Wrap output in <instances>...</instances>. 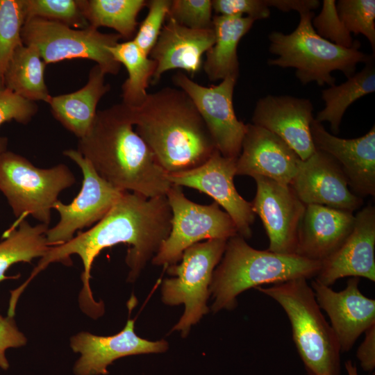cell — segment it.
I'll return each instance as SVG.
<instances>
[{
    "instance_id": "cell-14",
    "label": "cell",
    "mask_w": 375,
    "mask_h": 375,
    "mask_svg": "<svg viewBox=\"0 0 375 375\" xmlns=\"http://www.w3.org/2000/svg\"><path fill=\"white\" fill-rule=\"evenodd\" d=\"M256 193L252 210L263 224L269 240L268 251L296 254L299 229L306 205L290 185L263 176L253 177Z\"/></svg>"
},
{
    "instance_id": "cell-22",
    "label": "cell",
    "mask_w": 375,
    "mask_h": 375,
    "mask_svg": "<svg viewBox=\"0 0 375 375\" xmlns=\"http://www.w3.org/2000/svg\"><path fill=\"white\" fill-rule=\"evenodd\" d=\"M149 55L156 63L151 81L153 85L169 70L183 69L192 76L197 74L203 67V54L215 42L212 28H189L168 17Z\"/></svg>"
},
{
    "instance_id": "cell-39",
    "label": "cell",
    "mask_w": 375,
    "mask_h": 375,
    "mask_svg": "<svg viewBox=\"0 0 375 375\" xmlns=\"http://www.w3.org/2000/svg\"><path fill=\"white\" fill-rule=\"evenodd\" d=\"M15 314L8 313L6 317L0 314V368L7 370L9 362L6 356V351L9 348H17L26 343V338L19 330Z\"/></svg>"
},
{
    "instance_id": "cell-21",
    "label": "cell",
    "mask_w": 375,
    "mask_h": 375,
    "mask_svg": "<svg viewBox=\"0 0 375 375\" xmlns=\"http://www.w3.org/2000/svg\"><path fill=\"white\" fill-rule=\"evenodd\" d=\"M236 175L263 176L290 185L300 159L278 135L253 124H246Z\"/></svg>"
},
{
    "instance_id": "cell-20",
    "label": "cell",
    "mask_w": 375,
    "mask_h": 375,
    "mask_svg": "<svg viewBox=\"0 0 375 375\" xmlns=\"http://www.w3.org/2000/svg\"><path fill=\"white\" fill-rule=\"evenodd\" d=\"M70 345L74 352L81 353L74 367L76 375L106 374L108 366L119 358L162 353L168 349L164 340L151 342L138 336L134 320L130 319L117 334L99 336L81 332L71 338Z\"/></svg>"
},
{
    "instance_id": "cell-9",
    "label": "cell",
    "mask_w": 375,
    "mask_h": 375,
    "mask_svg": "<svg viewBox=\"0 0 375 375\" xmlns=\"http://www.w3.org/2000/svg\"><path fill=\"white\" fill-rule=\"evenodd\" d=\"M23 44L38 50L46 65L76 58L94 61L106 74L116 75L121 65L108 48L119 42L116 33H103L89 26L83 29L42 18L26 19L21 32Z\"/></svg>"
},
{
    "instance_id": "cell-10",
    "label": "cell",
    "mask_w": 375,
    "mask_h": 375,
    "mask_svg": "<svg viewBox=\"0 0 375 375\" xmlns=\"http://www.w3.org/2000/svg\"><path fill=\"white\" fill-rule=\"evenodd\" d=\"M172 217L167 239L152 258L155 265L169 266L178 262L184 251L203 240L229 238L238 235L229 215L213 202L201 205L188 199L182 188L172 185L166 194Z\"/></svg>"
},
{
    "instance_id": "cell-23",
    "label": "cell",
    "mask_w": 375,
    "mask_h": 375,
    "mask_svg": "<svg viewBox=\"0 0 375 375\" xmlns=\"http://www.w3.org/2000/svg\"><path fill=\"white\" fill-rule=\"evenodd\" d=\"M355 215L326 206L309 204L299 229L296 254L322 261L337 250L351 232Z\"/></svg>"
},
{
    "instance_id": "cell-17",
    "label": "cell",
    "mask_w": 375,
    "mask_h": 375,
    "mask_svg": "<svg viewBox=\"0 0 375 375\" xmlns=\"http://www.w3.org/2000/svg\"><path fill=\"white\" fill-rule=\"evenodd\" d=\"M375 208H363L355 215L353 228L340 247L324 260L315 276L330 286L344 277L375 281Z\"/></svg>"
},
{
    "instance_id": "cell-40",
    "label": "cell",
    "mask_w": 375,
    "mask_h": 375,
    "mask_svg": "<svg viewBox=\"0 0 375 375\" xmlns=\"http://www.w3.org/2000/svg\"><path fill=\"white\" fill-rule=\"evenodd\" d=\"M364 333L365 338L358 348L356 357L365 372H372L375 367V324Z\"/></svg>"
},
{
    "instance_id": "cell-13",
    "label": "cell",
    "mask_w": 375,
    "mask_h": 375,
    "mask_svg": "<svg viewBox=\"0 0 375 375\" xmlns=\"http://www.w3.org/2000/svg\"><path fill=\"white\" fill-rule=\"evenodd\" d=\"M236 159L223 156L218 150L201 165L190 170L167 174L174 185L197 190L212 197L234 222L239 235L251 237L255 213L251 202L242 197L235 189Z\"/></svg>"
},
{
    "instance_id": "cell-33",
    "label": "cell",
    "mask_w": 375,
    "mask_h": 375,
    "mask_svg": "<svg viewBox=\"0 0 375 375\" xmlns=\"http://www.w3.org/2000/svg\"><path fill=\"white\" fill-rule=\"evenodd\" d=\"M338 15L351 33L363 35L375 52V1L340 0L336 3Z\"/></svg>"
},
{
    "instance_id": "cell-30",
    "label": "cell",
    "mask_w": 375,
    "mask_h": 375,
    "mask_svg": "<svg viewBox=\"0 0 375 375\" xmlns=\"http://www.w3.org/2000/svg\"><path fill=\"white\" fill-rule=\"evenodd\" d=\"M82 12L90 26L108 27L122 38L131 40L137 31V17L147 6L144 0H83L78 1Z\"/></svg>"
},
{
    "instance_id": "cell-18",
    "label": "cell",
    "mask_w": 375,
    "mask_h": 375,
    "mask_svg": "<svg viewBox=\"0 0 375 375\" xmlns=\"http://www.w3.org/2000/svg\"><path fill=\"white\" fill-rule=\"evenodd\" d=\"M312 111L309 99L267 95L257 101L252 122L278 135L305 160L316 151L310 133Z\"/></svg>"
},
{
    "instance_id": "cell-15",
    "label": "cell",
    "mask_w": 375,
    "mask_h": 375,
    "mask_svg": "<svg viewBox=\"0 0 375 375\" xmlns=\"http://www.w3.org/2000/svg\"><path fill=\"white\" fill-rule=\"evenodd\" d=\"M306 206L316 204L353 212L362 204L351 192L339 164L328 154L316 150L305 160L299 159L290 185Z\"/></svg>"
},
{
    "instance_id": "cell-25",
    "label": "cell",
    "mask_w": 375,
    "mask_h": 375,
    "mask_svg": "<svg viewBox=\"0 0 375 375\" xmlns=\"http://www.w3.org/2000/svg\"><path fill=\"white\" fill-rule=\"evenodd\" d=\"M254 22L247 16L215 15L212 17L215 42L206 52V58L203 64V70L210 81H222L227 77L238 79V46Z\"/></svg>"
},
{
    "instance_id": "cell-31",
    "label": "cell",
    "mask_w": 375,
    "mask_h": 375,
    "mask_svg": "<svg viewBox=\"0 0 375 375\" xmlns=\"http://www.w3.org/2000/svg\"><path fill=\"white\" fill-rule=\"evenodd\" d=\"M26 21L24 0H0V77L16 49L23 44L21 32Z\"/></svg>"
},
{
    "instance_id": "cell-44",
    "label": "cell",
    "mask_w": 375,
    "mask_h": 375,
    "mask_svg": "<svg viewBox=\"0 0 375 375\" xmlns=\"http://www.w3.org/2000/svg\"><path fill=\"white\" fill-rule=\"evenodd\" d=\"M3 78L0 77V92L5 89Z\"/></svg>"
},
{
    "instance_id": "cell-19",
    "label": "cell",
    "mask_w": 375,
    "mask_h": 375,
    "mask_svg": "<svg viewBox=\"0 0 375 375\" xmlns=\"http://www.w3.org/2000/svg\"><path fill=\"white\" fill-rule=\"evenodd\" d=\"M310 133L315 149L331 156L340 166L353 193L375 196V126L365 135L343 139L326 131L314 119Z\"/></svg>"
},
{
    "instance_id": "cell-27",
    "label": "cell",
    "mask_w": 375,
    "mask_h": 375,
    "mask_svg": "<svg viewBox=\"0 0 375 375\" xmlns=\"http://www.w3.org/2000/svg\"><path fill=\"white\" fill-rule=\"evenodd\" d=\"M364 68L339 85H333L322 91L325 107L317 113L316 120L328 122L333 133L340 131L342 118L350 105L375 91L374 54L369 55Z\"/></svg>"
},
{
    "instance_id": "cell-26",
    "label": "cell",
    "mask_w": 375,
    "mask_h": 375,
    "mask_svg": "<svg viewBox=\"0 0 375 375\" xmlns=\"http://www.w3.org/2000/svg\"><path fill=\"white\" fill-rule=\"evenodd\" d=\"M46 65L35 47L19 46L4 73L5 88L28 100L48 103L51 96L44 81Z\"/></svg>"
},
{
    "instance_id": "cell-11",
    "label": "cell",
    "mask_w": 375,
    "mask_h": 375,
    "mask_svg": "<svg viewBox=\"0 0 375 375\" xmlns=\"http://www.w3.org/2000/svg\"><path fill=\"white\" fill-rule=\"evenodd\" d=\"M63 155L76 163L83 180L79 193L70 203L58 200L53 205L60 220L46 233L50 247L67 242L77 231L99 222L124 192L102 178L77 150H65Z\"/></svg>"
},
{
    "instance_id": "cell-16",
    "label": "cell",
    "mask_w": 375,
    "mask_h": 375,
    "mask_svg": "<svg viewBox=\"0 0 375 375\" xmlns=\"http://www.w3.org/2000/svg\"><path fill=\"white\" fill-rule=\"evenodd\" d=\"M360 278L351 277L336 292L314 280L311 288L319 308L328 315L341 352L352 348L358 337L375 324V300L360 291Z\"/></svg>"
},
{
    "instance_id": "cell-38",
    "label": "cell",
    "mask_w": 375,
    "mask_h": 375,
    "mask_svg": "<svg viewBox=\"0 0 375 375\" xmlns=\"http://www.w3.org/2000/svg\"><path fill=\"white\" fill-rule=\"evenodd\" d=\"M212 6L219 15L244 16V14L254 21L270 15L269 7L265 0H213Z\"/></svg>"
},
{
    "instance_id": "cell-7",
    "label": "cell",
    "mask_w": 375,
    "mask_h": 375,
    "mask_svg": "<svg viewBox=\"0 0 375 375\" xmlns=\"http://www.w3.org/2000/svg\"><path fill=\"white\" fill-rule=\"evenodd\" d=\"M75 183L74 174L65 164L39 168L14 152L6 150L0 154V191L17 218L5 233L16 228L28 215L49 225L60 193Z\"/></svg>"
},
{
    "instance_id": "cell-41",
    "label": "cell",
    "mask_w": 375,
    "mask_h": 375,
    "mask_svg": "<svg viewBox=\"0 0 375 375\" xmlns=\"http://www.w3.org/2000/svg\"><path fill=\"white\" fill-rule=\"evenodd\" d=\"M268 7H275L276 8L288 12L297 10L299 13L312 11L319 6L318 0H265Z\"/></svg>"
},
{
    "instance_id": "cell-35",
    "label": "cell",
    "mask_w": 375,
    "mask_h": 375,
    "mask_svg": "<svg viewBox=\"0 0 375 375\" xmlns=\"http://www.w3.org/2000/svg\"><path fill=\"white\" fill-rule=\"evenodd\" d=\"M212 10L210 0H173L167 17L189 28L211 29Z\"/></svg>"
},
{
    "instance_id": "cell-29",
    "label": "cell",
    "mask_w": 375,
    "mask_h": 375,
    "mask_svg": "<svg viewBox=\"0 0 375 375\" xmlns=\"http://www.w3.org/2000/svg\"><path fill=\"white\" fill-rule=\"evenodd\" d=\"M49 225L40 223L32 226L25 219L14 230L4 233L0 242V283L7 276L6 272L17 262L31 263L35 258H42L49 250L46 233Z\"/></svg>"
},
{
    "instance_id": "cell-1",
    "label": "cell",
    "mask_w": 375,
    "mask_h": 375,
    "mask_svg": "<svg viewBox=\"0 0 375 375\" xmlns=\"http://www.w3.org/2000/svg\"><path fill=\"white\" fill-rule=\"evenodd\" d=\"M172 217L166 196L147 198L124 192L108 213L91 228L78 232L66 243L50 247L24 285L26 286L50 263L59 262L69 265L70 256L76 254L83 265L80 306L90 317H98L103 313V304L94 300L89 283L95 258L106 248L120 243L128 244L129 248L126 256L130 269L128 281L133 282L168 237Z\"/></svg>"
},
{
    "instance_id": "cell-5",
    "label": "cell",
    "mask_w": 375,
    "mask_h": 375,
    "mask_svg": "<svg viewBox=\"0 0 375 375\" xmlns=\"http://www.w3.org/2000/svg\"><path fill=\"white\" fill-rule=\"evenodd\" d=\"M258 291L285 312L297 351L309 375H340V348L305 278L274 284Z\"/></svg>"
},
{
    "instance_id": "cell-28",
    "label": "cell",
    "mask_w": 375,
    "mask_h": 375,
    "mask_svg": "<svg viewBox=\"0 0 375 375\" xmlns=\"http://www.w3.org/2000/svg\"><path fill=\"white\" fill-rule=\"evenodd\" d=\"M108 50L114 59L124 65L128 72V78L122 86V103L131 108L140 106L149 94L147 90L156 70V62L132 40L118 42Z\"/></svg>"
},
{
    "instance_id": "cell-3",
    "label": "cell",
    "mask_w": 375,
    "mask_h": 375,
    "mask_svg": "<svg viewBox=\"0 0 375 375\" xmlns=\"http://www.w3.org/2000/svg\"><path fill=\"white\" fill-rule=\"evenodd\" d=\"M131 109L135 131L167 174L196 168L217 150L194 103L179 88L149 93Z\"/></svg>"
},
{
    "instance_id": "cell-32",
    "label": "cell",
    "mask_w": 375,
    "mask_h": 375,
    "mask_svg": "<svg viewBox=\"0 0 375 375\" xmlns=\"http://www.w3.org/2000/svg\"><path fill=\"white\" fill-rule=\"evenodd\" d=\"M26 20L42 18L62 23L69 27L83 29L90 26L74 0H24Z\"/></svg>"
},
{
    "instance_id": "cell-8",
    "label": "cell",
    "mask_w": 375,
    "mask_h": 375,
    "mask_svg": "<svg viewBox=\"0 0 375 375\" xmlns=\"http://www.w3.org/2000/svg\"><path fill=\"white\" fill-rule=\"evenodd\" d=\"M226 240L211 239L187 248L181 262L168 266L174 277L162 284V300L169 306L185 305V311L172 331L185 337L191 326L208 312L206 302L215 269L225 251Z\"/></svg>"
},
{
    "instance_id": "cell-12",
    "label": "cell",
    "mask_w": 375,
    "mask_h": 375,
    "mask_svg": "<svg viewBox=\"0 0 375 375\" xmlns=\"http://www.w3.org/2000/svg\"><path fill=\"white\" fill-rule=\"evenodd\" d=\"M237 80L227 77L218 85L203 86L181 72L172 82L191 99L204 121L216 149L224 157L237 159L247 126L240 121L233 107V91Z\"/></svg>"
},
{
    "instance_id": "cell-37",
    "label": "cell",
    "mask_w": 375,
    "mask_h": 375,
    "mask_svg": "<svg viewBox=\"0 0 375 375\" xmlns=\"http://www.w3.org/2000/svg\"><path fill=\"white\" fill-rule=\"evenodd\" d=\"M38 110L35 102L24 99L8 88L0 92V126L11 120L26 124L36 115Z\"/></svg>"
},
{
    "instance_id": "cell-36",
    "label": "cell",
    "mask_w": 375,
    "mask_h": 375,
    "mask_svg": "<svg viewBox=\"0 0 375 375\" xmlns=\"http://www.w3.org/2000/svg\"><path fill=\"white\" fill-rule=\"evenodd\" d=\"M312 24L316 33L324 39L344 48L353 46L354 40L338 15L335 0L323 1L322 8L313 17Z\"/></svg>"
},
{
    "instance_id": "cell-6",
    "label": "cell",
    "mask_w": 375,
    "mask_h": 375,
    "mask_svg": "<svg viewBox=\"0 0 375 375\" xmlns=\"http://www.w3.org/2000/svg\"><path fill=\"white\" fill-rule=\"evenodd\" d=\"M297 27L290 34L273 31L269 35V50L276 55L269 65L296 69V76L303 85L315 82L318 85H335L331 72L341 71L348 78L356 74L359 62H365L369 55L359 51L356 40L351 48L338 46L319 36L312 24V11L299 13Z\"/></svg>"
},
{
    "instance_id": "cell-4",
    "label": "cell",
    "mask_w": 375,
    "mask_h": 375,
    "mask_svg": "<svg viewBox=\"0 0 375 375\" xmlns=\"http://www.w3.org/2000/svg\"><path fill=\"white\" fill-rule=\"evenodd\" d=\"M321 266L297 254H280L257 250L239 235L229 238L223 256L214 270L210 294L212 310H232L242 292L261 285L278 283L298 278L315 277Z\"/></svg>"
},
{
    "instance_id": "cell-43",
    "label": "cell",
    "mask_w": 375,
    "mask_h": 375,
    "mask_svg": "<svg viewBox=\"0 0 375 375\" xmlns=\"http://www.w3.org/2000/svg\"><path fill=\"white\" fill-rule=\"evenodd\" d=\"M8 140L6 137L0 136V154L7 150Z\"/></svg>"
},
{
    "instance_id": "cell-42",
    "label": "cell",
    "mask_w": 375,
    "mask_h": 375,
    "mask_svg": "<svg viewBox=\"0 0 375 375\" xmlns=\"http://www.w3.org/2000/svg\"><path fill=\"white\" fill-rule=\"evenodd\" d=\"M345 368L348 375H358L357 367L351 360H349L345 362Z\"/></svg>"
},
{
    "instance_id": "cell-34",
    "label": "cell",
    "mask_w": 375,
    "mask_h": 375,
    "mask_svg": "<svg viewBox=\"0 0 375 375\" xmlns=\"http://www.w3.org/2000/svg\"><path fill=\"white\" fill-rule=\"evenodd\" d=\"M172 1L151 0L147 1L148 12L141 22L132 40L149 56L156 44L168 15Z\"/></svg>"
},
{
    "instance_id": "cell-24",
    "label": "cell",
    "mask_w": 375,
    "mask_h": 375,
    "mask_svg": "<svg viewBox=\"0 0 375 375\" xmlns=\"http://www.w3.org/2000/svg\"><path fill=\"white\" fill-rule=\"evenodd\" d=\"M106 74L97 65L90 72L88 81L74 92L51 97L48 103L54 118L78 139L86 135L97 114L99 100L110 89Z\"/></svg>"
},
{
    "instance_id": "cell-2",
    "label": "cell",
    "mask_w": 375,
    "mask_h": 375,
    "mask_svg": "<svg viewBox=\"0 0 375 375\" xmlns=\"http://www.w3.org/2000/svg\"><path fill=\"white\" fill-rule=\"evenodd\" d=\"M77 151L114 188L147 198L166 196L167 173L134 129L131 109L123 103L97 110Z\"/></svg>"
}]
</instances>
